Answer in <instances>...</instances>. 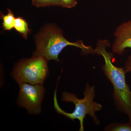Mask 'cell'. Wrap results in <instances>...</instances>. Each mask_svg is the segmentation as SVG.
<instances>
[{
    "label": "cell",
    "mask_w": 131,
    "mask_h": 131,
    "mask_svg": "<svg viewBox=\"0 0 131 131\" xmlns=\"http://www.w3.org/2000/svg\"><path fill=\"white\" fill-rule=\"evenodd\" d=\"M109 45L107 40H99L94 49V53L101 55L104 59L102 70L112 84L115 105L119 112L128 116L129 122L131 123V91L126 80V73L124 67L119 68L113 63V54L106 49Z\"/></svg>",
    "instance_id": "obj_1"
},
{
    "label": "cell",
    "mask_w": 131,
    "mask_h": 131,
    "mask_svg": "<svg viewBox=\"0 0 131 131\" xmlns=\"http://www.w3.org/2000/svg\"><path fill=\"white\" fill-rule=\"evenodd\" d=\"M36 49L33 56H39L47 61L56 60L59 62L58 56L68 46L80 48L85 54H94V49L84 45L82 41L71 42L64 37L60 28L54 25H49L43 28L36 38Z\"/></svg>",
    "instance_id": "obj_2"
},
{
    "label": "cell",
    "mask_w": 131,
    "mask_h": 131,
    "mask_svg": "<svg viewBox=\"0 0 131 131\" xmlns=\"http://www.w3.org/2000/svg\"><path fill=\"white\" fill-rule=\"evenodd\" d=\"M95 93V87L94 86H90L88 83H86L83 92L84 97L82 99L78 98L74 94L66 91L63 92L61 100L65 102H72L75 106L74 110L73 112L68 113L63 110L59 105L56 89L54 94V107L58 113L63 115L66 118L73 121L78 119L80 123L79 131H84V119L88 115L93 119L96 125H99L100 123L96 113L102 110L103 106L100 103L94 101Z\"/></svg>",
    "instance_id": "obj_3"
},
{
    "label": "cell",
    "mask_w": 131,
    "mask_h": 131,
    "mask_svg": "<svg viewBox=\"0 0 131 131\" xmlns=\"http://www.w3.org/2000/svg\"><path fill=\"white\" fill-rule=\"evenodd\" d=\"M47 62L46 59L39 56L23 59L15 66L12 76L19 84H43L49 74Z\"/></svg>",
    "instance_id": "obj_4"
},
{
    "label": "cell",
    "mask_w": 131,
    "mask_h": 131,
    "mask_svg": "<svg viewBox=\"0 0 131 131\" xmlns=\"http://www.w3.org/2000/svg\"><path fill=\"white\" fill-rule=\"evenodd\" d=\"M18 103L25 108L28 113L38 114L41 111V103L44 96L45 89L43 84L20 83Z\"/></svg>",
    "instance_id": "obj_5"
},
{
    "label": "cell",
    "mask_w": 131,
    "mask_h": 131,
    "mask_svg": "<svg viewBox=\"0 0 131 131\" xmlns=\"http://www.w3.org/2000/svg\"><path fill=\"white\" fill-rule=\"evenodd\" d=\"M112 46L113 53L121 56L127 48H131V19L117 27Z\"/></svg>",
    "instance_id": "obj_6"
},
{
    "label": "cell",
    "mask_w": 131,
    "mask_h": 131,
    "mask_svg": "<svg viewBox=\"0 0 131 131\" xmlns=\"http://www.w3.org/2000/svg\"><path fill=\"white\" fill-rule=\"evenodd\" d=\"M14 28L25 39H27L28 34L31 32L30 30L28 28L27 22L21 17L15 18Z\"/></svg>",
    "instance_id": "obj_7"
},
{
    "label": "cell",
    "mask_w": 131,
    "mask_h": 131,
    "mask_svg": "<svg viewBox=\"0 0 131 131\" xmlns=\"http://www.w3.org/2000/svg\"><path fill=\"white\" fill-rule=\"evenodd\" d=\"M7 10L8 13L6 15L1 13V18L3 20L2 26L4 30L10 31L14 28L15 18L10 9H8Z\"/></svg>",
    "instance_id": "obj_8"
},
{
    "label": "cell",
    "mask_w": 131,
    "mask_h": 131,
    "mask_svg": "<svg viewBox=\"0 0 131 131\" xmlns=\"http://www.w3.org/2000/svg\"><path fill=\"white\" fill-rule=\"evenodd\" d=\"M106 131H131V123L113 122L107 125L104 128Z\"/></svg>",
    "instance_id": "obj_9"
},
{
    "label": "cell",
    "mask_w": 131,
    "mask_h": 131,
    "mask_svg": "<svg viewBox=\"0 0 131 131\" xmlns=\"http://www.w3.org/2000/svg\"><path fill=\"white\" fill-rule=\"evenodd\" d=\"M32 4L37 7L57 6L58 0H32Z\"/></svg>",
    "instance_id": "obj_10"
},
{
    "label": "cell",
    "mask_w": 131,
    "mask_h": 131,
    "mask_svg": "<svg viewBox=\"0 0 131 131\" xmlns=\"http://www.w3.org/2000/svg\"><path fill=\"white\" fill-rule=\"evenodd\" d=\"M77 4L76 0H58L57 6L61 7L72 8Z\"/></svg>",
    "instance_id": "obj_11"
},
{
    "label": "cell",
    "mask_w": 131,
    "mask_h": 131,
    "mask_svg": "<svg viewBox=\"0 0 131 131\" xmlns=\"http://www.w3.org/2000/svg\"><path fill=\"white\" fill-rule=\"evenodd\" d=\"M124 68L126 73L131 72V54L129 55L125 61Z\"/></svg>",
    "instance_id": "obj_12"
}]
</instances>
